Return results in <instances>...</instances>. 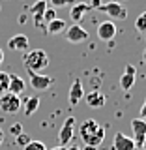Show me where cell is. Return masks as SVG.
<instances>
[{"label": "cell", "mask_w": 146, "mask_h": 150, "mask_svg": "<svg viewBox=\"0 0 146 150\" xmlns=\"http://www.w3.org/2000/svg\"><path fill=\"white\" fill-rule=\"evenodd\" d=\"M139 118H142V120H146V101L142 103V107H140V116Z\"/></svg>", "instance_id": "27"}, {"label": "cell", "mask_w": 146, "mask_h": 150, "mask_svg": "<svg viewBox=\"0 0 146 150\" xmlns=\"http://www.w3.org/2000/svg\"><path fill=\"white\" fill-rule=\"evenodd\" d=\"M81 150H96L94 146H86V144H84V148H81Z\"/></svg>", "instance_id": "33"}, {"label": "cell", "mask_w": 146, "mask_h": 150, "mask_svg": "<svg viewBox=\"0 0 146 150\" xmlns=\"http://www.w3.org/2000/svg\"><path fill=\"white\" fill-rule=\"evenodd\" d=\"M105 101H107L105 94L99 92V90H92V92L86 94V103H88L90 109H101L105 105Z\"/></svg>", "instance_id": "14"}, {"label": "cell", "mask_w": 146, "mask_h": 150, "mask_svg": "<svg viewBox=\"0 0 146 150\" xmlns=\"http://www.w3.org/2000/svg\"><path fill=\"white\" fill-rule=\"evenodd\" d=\"M21 98L17 94H11V92H4L0 96V111L2 112H8V115H15V112L21 111Z\"/></svg>", "instance_id": "4"}, {"label": "cell", "mask_w": 146, "mask_h": 150, "mask_svg": "<svg viewBox=\"0 0 146 150\" xmlns=\"http://www.w3.org/2000/svg\"><path fill=\"white\" fill-rule=\"evenodd\" d=\"M66 28H68L66 21H64V19H58V17H56L54 21H51L49 25H47V34H49V36L62 34V32H66Z\"/></svg>", "instance_id": "17"}, {"label": "cell", "mask_w": 146, "mask_h": 150, "mask_svg": "<svg viewBox=\"0 0 146 150\" xmlns=\"http://www.w3.org/2000/svg\"><path fill=\"white\" fill-rule=\"evenodd\" d=\"M45 9H47V0H37L34 6L30 8V13L34 15V25H36V26H39V25H41Z\"/></svg>", "instance_id": "16"}, {"label": "cell", "mask_w": 146, "mask_h": 150, "mask_svg": "<svg viewBox=\"0 0 146 150\" xmlns=\"http://www.w3.org/2000/svg\"><path fill=\"white\" fill-rule=\"evenodd\" d=\"M79 137L86 146H99L105 139V128L94 118H86L79 126Z\"/></svg>", "instance_id": "1"}, {"label": "cell", "mask_w": 146, "mask_h": 150, "mask_svg": "<svg viewBox=\"0 0 146 150\" xmlns=\"http://www.w3.org/2000/svg\"><path fill=\"white\" fill-rule=\"evenodd\" d=\"M75 137V118L73 116H68L64 120V126L58 133V141H60V146H66L68 143H71V139Z\"/></svg>", "instance_id": "5"}, {"label": "cell", "mask_w": 146, "mask_h": 150, "mask_svg": "<svg viewBox=\"0 0 146 150\" xmlns=\"http://www.w3.org/2000/svg\"><path fill=\"white\" fill-rule=\"evenodd\" d=\"M88 4H90V8H96V9H97L103 2H101V0H92V2H88Z\"/></svg>", "instance_id": "28"}, {"label": "cell", "mask_w": 146, "mask_h": 150, "mask_svg": "<svg viewBox=\"0 0 146 150\" xmlns=\"http://www.w3.org/2000/svg\"><path fill=\"white\" fill-rule=\"evenodd\" d=\"M90 4H86V2H77V4H73L71 9H69V17H71V21L75 23V25H79V21H83V17H84V13H88L90 11Z\"/></svg>", "instance_id": "13"}, {"label": "cell", "mask_w": 146, "mask_h": 150, "mask_svg": "<svg viewBox=\"0 0 146 150\" xmlns=\"http://www.w3.org/2000/svg\"><path fill=\"white\" fill-rule=\"evenodd\" d=\"M51 150H68V148H66V146H60V144H58V146H54V148H51Z\"/></svg>", "instance_id": "31"}, {"label": "cell", "mask_w": 146, "mask_h": 150, "mask_svg": "<svg viewBox=\"0 0 146 150\" xmlns=\"http://www.w3.org/2000/svg\"><path fill=\"white\" fill-rule=\"evenodd\" d=\"M131 129H133V141H135V144L140 146L142 141L146 139V120L133 118V120H131Z\"/></svg>", "instance_id": "10"}, {"label": "cell", "mask_w": 146, "mask_h": 150, "mask_svg": "<svg viewBox=\"0 0 146 150\" xmlns=\"http://www.w3.org/2000/svg\"><path fill=\"white\" fill-rule=\"evenodd\" d=\"M47 2H49V0H47Z\"/></svg>", "instance_id": "36"}, {"label": "cell", "mask_w": 146, "mask_h": 150, "mask_svg": "<svg viewBox=\"0 0 146 150\" xmlns=\"http://www.w3.org/2000/svg\"><path fill=\"white\" fill-rule=\"evenodd\" d=\"M23 150H49V148H47L45 144L41 143V141H34V139H32V141H30V143H28Z\"/></svg>", "instance_id": "23"}, {"label": "cell", "mask_w": 146, "mask_h": 150, "mask_svg": "<svg viewBox=\"0 0 146 150\" xmlns=\"http://www.w3.org/2000/svg\"><path fill=\"white\" fill-rule=\"evenodd\" d=\"M112 148H114V150H135L137 144H135V141L131 137L124 135L122 131H116L114 139H112Z\"/></svg>", "instance_id": "9"}, {"label": "cell", "mask_w": 146, "mask_h": 150, "mask_svg": "<svg viewBox=\"0 0 146 150\" xmlns=\"http://www.w3.org/2000/svg\"><path fill=\"white\" fill-rule=\"evenodd\" d=\"M9 133H11L13 137L21 135V133H23V124H21V122H15V124H11V128H9Z\"/></svg>", "instance_id": "24"}, {"label": "cell", "mask_w": 146, "mask_h": 150, "mask_svg": "<svg viewBox=\"0 0 146 150\" xmlns=\"http://www.w3.org/2000/svg\"><path fill=\"white\" fill-rule=\"evenodd\" d=\"M68 150H81V148H79V146H69Z\"/></svg>", "instance_id": "35"}, {"label": "cell", "mask_w": 146, "mask_h": 150, "mask_svg": "<svg viewBox=\"0 0 146 150\" xmlns=\"http://www.w3.org/2000/svg\"><path fill=\"white\" fill-rule=\"evenodd\" d=\"M37 107H39V98H37V96L28 98V100L25 101V115H26V116L34 115V112L37 111Z\"/></svg>", "instance_id": "19"}, {"label": "cell", "mask_w": 146, "mask_h": 150, "mask_svg": "<svg viewBox=\"0 0 146 150\" xmlns=\"http://www.w3.org/2000/svg\"><path fill=\"white\" fill-rule=\"evenodd\" d=\"M142 62L146 64V49H144V53H142Z\"/></svg>", "instance_id": "34"}, {"label": "cell", "mask_w": 146, "mask_h": 150, "mask_svg": "<svg viewBox=\"0 0 146 150\" xmlns=\"http://www.w3.org/2000/svg\"><path fill=\"white\" fill-rule=\"evenodd\" d=\"M2 64H4V51L0 49V66H2Z\"/></svg>", "instance_id": "29"}, {"label": "cell", "mask_w": 146, "mask_h": 150, "mask_svg": "<svg viewBox=\"0 0 146 150\" xmlns=\"http://www.w3.org/2000/svg\"><path fill=\"white\" fill-rule=\"evenodd\" d=\"M23 90H25V81H23L19 75L15 73H9V88H8V92H11V94H21Z\"/></svg>", "instance_id": "18"}, {"label": "cell", "mask_w": 146, "mask_h": 150, "mask_svg": "<svg viewBox=\"0 0 146 150\" xmlns=\"http://www.w3.org/2000/svg\"><path fill=\"white\" fill-rule=\"evenodd\" d=\"M2 143H4V131L0 129V146H2Z\"/></svg>", "instance_id": "30"}, {"label": "cell", "mask_w": 146, "mask_h": 150, "mask_svg": "<svg viewBox=\"0 0 146 150\" xmlns=\"http://www.w3.org/2000/svg\"><path fill=\"white\" fill-rule=\"evenodd\" d=\"M114 36H116V25L112 21H103L97 26V38L101 41H111L114 40Z\"/></svg>", "instance_id": "12"}, {"label": "cell", "mask_w": 146, "mask_h": 150, "mask_svg": "<svg viewBox=\"0 0 146 150\" xmlns=\"http://www.w3.org/2000/svg\"><path fill=\"white\" fill-rule=\"evenodd\" d=\"M66 40L71 43H83L88 40V30L83 28L81 25H71L66 28Z\"/></svg>", "instance_id": "6"}, {"label": "cell", "mask_w": 146, "mask_h": 150, "mask_svg": "<svg viewBox=\"0 0 146 150\" xmlns=\"http://www.w3.org/2000/svg\"><path fill=\"white\" fill-rule=\"evenodd\" d=\"M30 141H32V137H30L28 133H25V131H23L21 135H17V137H15V144H17V146H21V148H25L26 144L30 143Z\"/></svg>", "instance_id": "22"}, {"label": "cell", "mask_w": 146, "mask_h": 150, "mask_svg": "<svg viewBox=\"0 0 146 150\" xmlns=\"http://www.w3.org/2000/svg\"><path fill=\"white\" fill-rule=\"evenodd\" d=\"M23 64H25L28 73H41L49 66V56L43 49H32L30 53L25 54Z\"/></svg>", "instance_id": "2"}, {"label": "cell", "mask_w": 146, "mask_h": 150, "mask_svg": "<svg viewBox=\"0 0 146 150\" xmlns=\"http://www.w3.org/2000/svg\"><path fill=\"white\" fill-rule=\"evenodd\" d=\"M8 88H9V73L0 69V96L4 92H8Z\"/></svg>", "instance_id": "20"}, {"label": "cell", "mask_w": 146, "mask_h": 150, "mask_svg": "<svg viewBox=\"0 0 146 150\" xmlns=\"http://www.w3.org/2000/svg\"><path fill=\"white\" fill-rule=\"evenodd\" d=\"M54 19H56V11H54V9H45V13H43V21L51 23V21H54Z\"/></svg>", "instance_id": "26"}, {"label": "cell", "mask_w": 146, "mask_h": 150, "mask_svg": "<svg viewBox=\"0 0 146 150\" xmlns=\"http://www.w3.org/2000/svg\"><path fill=\"white\" fill-rule=\"evenodd\" d=\"M84 98V86H83V81L81 79H75L71 83V86H69V92H68V101L69 105L75 107L79 101H81Z\"/></svg>", "instance_id": "7"}, {"label": "cell", "mask_w": 146, "mask_h": 150, "mask_svg": "<svg viewBox=\"0 0 146 150\" xmlns=\"http://www.w3.org/2000/svg\"><path fill=\"white\" fill-rule=\"evenodd\" d=\"M97 9L103 11V13H107L111 19H116V21H124V19H128V8H126L122 2H116V0L107 2V4H101Z\"/></svg>", "instance_id": "3"}, {"label": "cell", "mask_w": 146, "mask_h": 150, "mask_svg": "<svg viewBox=\"0 0 146 150\" xmlns=\"http://www.w3.org/2000/svg\"><path fill=\"white\" fill-rule=\"evenodd\" d=\"M135 28H137L139 32H142V34H146V11H142L135 19Z\"/></svg>", "instance_id": "21"}, {"label": "cell", "mask_w": 146, "mask_h": 150, "mask_svg": "<svg viewBox=\"0 0 146 150\" xmlns=\"http://www.w3.org/2000/svg\"><path fill=\"white\" fill-rule=\"evenodd\" d=\"M28 75H30V86L37 92L47 90V88L54 83L53 77H49V75H41V73H28Z\"/></svg>", "instance_id": "8"}, {"label": "cell", "mask_w": 146, "mask_h": 150, "mask_svg": "<svg viewBox=\"0 0 146 150\" xmlns=\"http://www.w3.org/2000/svg\"><path fill=\"white\" fill-rule=\"evenodd\" d=\"M140 150H146V139L142 141V144H140Z\"/></svg>", "instance_id": "32"}, {"label": "cell", "mask_w": 146, "mask_h": 150, "mask_svg": "<svg viewBox=\"0 0 146 150\" xmlns=\"http://www.w3.org/2000/svg\"><path fill=\"white\" fill-rule=\"evenodd\" d=\"M49 2L53 4L54 8H64V6H68V4L73 6V0H49Z\"/></svg>", "instance_id": "25"}, {"label": "cell", "mask_w": 146, "mask_h": 150, "mask_svg": "<svg viewBox=\"0 0 146 150\" xmlns=\"http://www.w3.org/2000/svg\"><path fill=\"white\" fill-rule=\"evenodd\" d=\"M28 38L25 34H17V36H11L8 40V47L11 51H26L28 49Z\"/></svg>", "instance_id": "15"}, {"label": "cell", "mask_w": 146, "mask_h": 150, "mask_svg": "<svg viewBox=\"0 0 146 150\" xmlns=\"http://www.w3.org/2000/svg\"><path fill=\"white\" fill-rule=\"evenodd\" d=\"M135 79H137V68L131 66V64H128L126 69H124V73H122V77H120L122 90H131V86L135 84Z\"/></svg>", "instance_id": "11"}]
</instances>
